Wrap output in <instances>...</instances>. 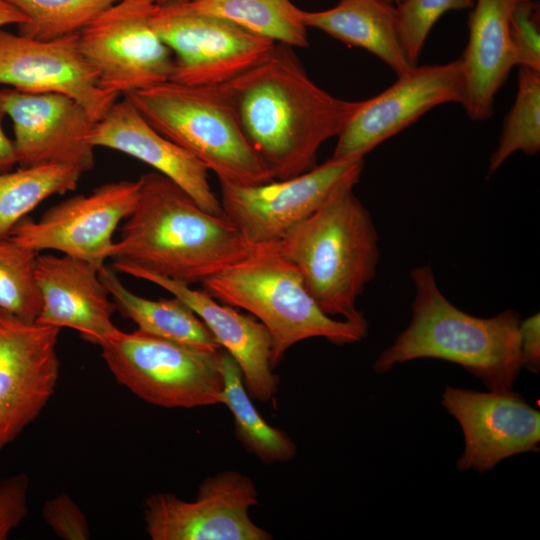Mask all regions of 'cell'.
Masks as SVG:
<instances>
[{
	"mask_svg": "<svg viewBox=\"0 0 540 540\" xmlns=\"http://www.w3.org/2000/svg\"><path fill=\"white\" fill-rule=\"evenodd\" d=\"M61 329L0 315V450L41 414L59 379Z\"/></svg>",
	"mask_w": 540,
	"mask_h": 540,
	"instance_id": "14",
	"label": "cell"
},
{
	"mask_svg": "<svg viewBox=\"0 0 540 540\" xmlns=\"http://www.w3.org/2000/svg\"><path fill=\"white\" fill-rule=\"evenodd\" d=\"M0 84L23 92L65 94L97 122L117 101L104 90L79 45V33L42 41L0 29Z\"/></svg>",
	"mask_w": 540,
	"mask_h": 540,
	"instance_id": "17",
	"label": "cell"
},
{
	"mask_svg": "<svg viewBox=\"0 0 540 540\" xmlns=\"http://www.w3.org/2000/svg\"><path fill=\"white\" fill-rule=\"evenodd\" d=\"M116 272L149 281L182 300L204 322L221 349L239 366L244 386L251 397L261 402L273 399L279 378L271 365V336L256 318L221 304L206 291L159 276L122 262H112Z\"/></svg>",
	"mask_w": 540,
	"mask_h": 540,
	"instance_id": "18",
	"label": "cell"
},
{
	"mask_svg": "<svg viewBox=\"0 0 540 540\" xmlns=\"http://www.w3.org/2000/svg\"><path fill=\"white\" fill-rule=\"evenodd\" d=\"M0 107L13 123L17 164H67L84 172L94 167L89 136L96 121L73 98L55 92L0 89Z\"/></svg>",
	"mask_w": 540,
	"mask_h": 540,
	"instance_id": "16",
	"label": "cell"
},
{
	"mask_svg": "<svg viewBox=\"0 0 540 540\" xmlns=\"http://www.w3.org/2000/svg\"><path fill=\"white\" fill-rule=\"evenodd\" d=\"M150 22L173 54L171 81L211 86L226 83L260 63L276 43L186 3L155 5Z\"/></svg>",
	"mask_w": 540,
	"mask_h": 540,
	"instance_id": "8",
	"label": "cell"
},
{
	"mask_svg": "<svg viewBox=\"0 0 540 540\" xmlns=\"http://www.w3.org/2000/svg\"><path fill=\"white\" fill-rule=\"evenodd\" d=\"M521 1H474L468 18V42L460 57L464 79L461 105L471 120L492 116L495 96L515 66L509 26Z\"/></svg>",
	"mask_w": 540,
	"mask_h": 540,
	"instance_id": "21",
	"label": "cell"
},
{
	"mask_svg": "<svg viewBox=\"0 0 540 540\" xmlns=\"http://www.w3.org/2000/svg\"><path fill=\"white\" fill-rule=\"evenodd\" d=\"M146 121L219 182L252 186L274 179L246 138L225 84L192 86L171 80L125 95Z\"/></svg>",
	"mask_w": 540,
	"mask_h": 540,
	"instance_id": "6",
	"label": "cell"
},
{
	"mask_svg": "<svg viewBox=\"0 0 540 540\" xmlns=\"http://www.w3.org/2000/svg\"><path fill=\"white\" fill-rule=\"evenodd\" d=\"M257 504L254 482L227 470L204 479L193 501L170 493L148 496L145 530L152 540H270L272 535L249 516Z\"/></svg>",
	"mask_w": 540,
	"mask_h": 540,
	"instance_id": "11",
	"label": "cell"
},
{
	"mask_svg": "<svg viewBox=\"0 0 540 540\" xmlns=\"http://www.w3.org/2000/svg\"><path fill=\"white\" fill-rule=\"evenodd\" d=\"M27 17L7 0H0V29L10 24H21Z\"/></svg>",
	"mask_w": 540,
	"mask_h": 540,
	"instance_id": "36",
	"label": "cell"
},
{
	"mask_svg": "<svg viewBox=\"0 0 540 540\" xmlns=\"http://www.w3.org/2000/svg\"><path fill=\"white\" fill-rule=\"evenodd\" d=\"M224 84L246 138L279 180L314 168L322 144L337 137L362 104L320 88L292 47L280 43Z\"/></svg>",
	"mask_w": 540,
	"mask_h": 540,
	"instance_id": "1",
	"label": "cell"
},
{
	"mask_svg": "<svg viewBox=\"0 0 540 540\" xmlns=\"http://www.w3.org/2000/svg\"><path fill=\"white\" fill-rule=\"evenodd\" d=\"M83 171L67 164H41L0 173V238L48 197L77 188Z\"/></svg>",
	"mask_w": 540,
	"mask_h": 540,
	"instance_id": "26",
	"label": "cell"
},
{
	"mask_svg": "<svg viewBox=\"0 0 540 540\" xmlns=\"http://www.w3.org/2000/svg\"><path fill=\"white\" fill-rule=\"evenodd\" d=\"M98 270L67 255L39 253L36 279L42 309L36 323L73 329L99 346L115 338L121 332L112 321L116 306Z\"/></svg>",
	"mask_w": 540,
	"mask_h": 540,
	"instance_id": "19",
	"label": "cell"
},
{
	"mask_svg": "<svg viewBox=\"0 0 540 540\" xmlns=\"http://www.w3.org/2000/svg\"><path fill=\"white\" fill-rule=\"evenodd\" d=\"M29 479L18 473L0 481V540H5L28 513Z\"/></svg>",
	"mask_w": 540,
	"mask_h": 540,
	"instance_id": "33",
	"label": "cell"
},
{
	"mask_svg": "<svg viewBox=\"0 0 540 540\" xmlns=\"http://www.w3.org/2000/svg\"><path fill=\"white\" fill-rule=\"evenodd\" d=\"M194 11L226 19L275 43L307 47L301 9L291 0H188Z\"/></svg>",
	"mask_w": 540,
	"mask_h": 540,
	"instance_id": "25",
	"label": "cell"
},
{
	"mask_svg": "<svg viewBox=\"0 0 540 540\" xmlns=\"http://www.w3.org/2000/svg\"><path fill=\"white\" fill-rule=\"evenodd\" d=\"M139 180H121L96 187L49 208L35 221L26 216L8 237L37 252L55 250L100 268L109 259L113 233L133 212Z\"/></svg>",
	"mask_w": 540,
	"mask_h": 540,
	"instance_id": "12",
	"label": "cell"
},
{
	"mask_svg": "<svg viewBox=\"0 0 540 540\" xmlns=\"http://www.w3.org/2000/svg\"><path fill=\"white\" fill-rule=\"evenodd\" d=\"M412 317L374 363L377 373L432 358L462 366L491 391H509L522 369L520 314L507 309L489 318L470 315L441 292L430 265L413 268Z\"/></svg>",
	"mask_w": 540,
	"mask_h": 540,
	"instance_id": "3",
	"label": "cell"
},
{
	"mask_svg": "<svg viewBox=\"0 0 540 540\" xmlns=\"http://www.w3.org/2000/svg\"><path fill=\"white\" fill-rule=\"evenodd\" d=\"M460 58L445 64L414 66L361 106L337 136L334 159L356 160L398 134L438 105L462 102Z\"/></svg>",
	"mask_w": 540,
	"mask_h": 540,
	"instance_id": "13",
	"label": "cell"
},
{
	"mask_svg": "<svg viewBox=\"0 0 540 540\" xmlns=\"http://www.w3.org/2000/svg\"><path fill=\"white\" fill-rule=\"evenodd\" d=\"M89 143L94 148L113 149L148 164L181 187L202 209L223 215L220 200L209 183V170L157 132L128 99L116 101L95 123Z\"/></svg>",
	"mask_w": 540,
	"mask_h": 540,
	"instance_id": "20",
	"label": "cell"
},
{
	"mask_svg": "<svg viewBox=\"0 0 540 540\" xmlns=\"http://www.w3.org/2000/svg\"><path fill=\"white\" fill-rule=\"evenodd\" d=\"M363 166L364 159L331 157L288 179L252 186L219 182L222 213L251 248L277 244L316 211L337 186L359 180Z\"/></svg>",
	"mask_w": 540,
	"mask_h": 540,
	"instance_id": "9",
	"label": "cell"
},
{
	"mask_svg": "<svg viewBox=\"0 0 540 540\" xmlns=\"http://www.w3.org/2000/svg\"><path fill=\"white\" fill-rule=\"evenodd\" d=\"M519 343L522 368L538 373L540 369V315L538 312L520 320Z\"/></svg>",
	"mask_w": 540,
	"mask_h": 540,
	"instance_id": "34",
	"label": "cell"
},
{
	"mask_svg": "<svg viewBox=\"0 0 540 540\" xmlns=\"http://www.w3.org/2000/svg\"><path fill=\"white\" fill-rule=\"evenodd\" d=\"M387 4H390V5H393V6H396L398 5L402 0H381Z\"/></svg>",
	"mask_w": 540,
	"mask_h": 540,
	"instance_id": "38",
	"label": "cell"
},
{
	"mask_svg": "<svg viewBox=\"0 0 540 540\" xmlns=\"http://www.w3.org/2000/svg\"><path fill=\"white\" fill-rule=\"evenodd\" d=\"M540 150V71L519 67L517 94L505 117L499 143L491 154L488 175L515 152L536 155Z\"/></svg>",
	"mask_w": 540,
	"mask_h": 540,
	"instance_id": "27",
	"label": "cell"
},
{
	"mask_svg": "<svg viewBox=\"0 0 540 540\" xmlns=\"http://www.w3.org/2000/svg\"><path fill=\"white\" fill-rule=\"evenodd\" d=\"M146 1L152 2L156 5H166V4H172V3L183 2V1H188V0H146Z\"/></svg>",
	"mask_w": 540,
	"mask_h": 540,
	"instance_id": "37",
	"label": "cell"
},
{
	"mask_svg": "<svg viewBox=\"0 0 540 540\" xmlns=\"http://www.w3.org/2000/svg\"><path fill=\"white\" fill-rule=\"evenodd\" d=\"M136 206L109 258L187 285L202 283L252 248L224 216L202 209L158 172L140 176Z\"/></svg>",
	"mask_w": 540,
	"mask_h": 540,
	"instance_id": "2",
	"label": "cell"
},
{
	"mask_svg": "<svg viewBox=\"0 0 540 540\" xmlns=\"http://www.w3.org/2000/svg\"><path fill=\"white\" fill-rule=\"evenodd\" d=\"M358 181L337 186L277 245L324 313L368 323L356 301L376 275L379 238L369 211L354 194Z\"/></svg>",
	"mask_w": 540,
	"mask_h": 540,
	"instance_id": "4",
	"label": "cell"
},
{
	"mask_svg": "<svg viewBox=\"0 0 540 540\" xmlns=\"http://www.w3.org/2000/svg\"><path fill=\"white\" fill-rule=\"evenodd\" d=\"M305 26L377 56L397 76L414 66L401 46L396 7L381 0H339L322 11H301Z\"/></svg>",
	"mask_w": 540,
	"mask_h": 540,
	"instance_id": "22",
	"label": "cell"
},
{
	"mask_svg": "<svg viewBox=\"0 0 540 540\" xmlns=\"http://www.w3.org/2000/svg\"><path fill=\"white\" fill-rule=\"evenodd\" d=\"M115 380L143 401L164 408L221 404L223 351L181 345L137 329L100 346Z\"/></svg>",
	"mask_w": 540,
	"mask_h": 540,
	"instance_id": "7",
	"label": "cell"
},
{
	"mask_svg": "<svg viewBox=\"0 0 540 540\" xmlns=\"http://www.w3.org/2000/svg\"><path fill=\"white\" fill-rule=\"evenodd\" d=\"M475 0H402L396 5L401 46L411 66H417L435 23L448 11L473 7Z\"/></svg>",
	"mask_w": 540,
	"mask_h": 540,
	"instance_id": "30",
	"label": "cell"
},
{
	"mask_svg": "<svg viewBox=\"0 0 540 540\" xmlns=\"http://www.w3.org/2000/svg\"><path fill=\"white\" fill-rule=\"evenodd\" d=\"M442 405L463 432L464 451L456 463L460 472H488L506 458L539 450L540 412L513 390L478 392L447 386Z\"/></svg>",
	"mask_w": 540,
	"mask_h": 540,
	"instance_id": "15",
	"label": "cell"
},
{
	"mask_svg": "<svg viewBox=\"0 0 540 540\" xmlns=\"http://www.w3.org/2000/svg\"><path fill=\"white\" fill-rule=\"evenodd\" d=\"M277 244L252 248L243 259L204 280V291L250 312L266 327L273 368L290 347L306 339L324 338L337 345L363 340L368 323L336 320L324 313Z\"/></svg>",
	"mask_w": 540,
	"mask_h": 540,
	"instance_id": "5",
	"label": "cell"
},
{
	"mask_svg": "<svg viewBox=\"0 0 540 540\" xmlns=\"http://www.w3.org/2000/svg\"><path fill=\"white\" fill-rule=\"evenodd\" d=\"M27 20L18 34L49 41L79 33L88 23L119 0H7Z\"/></svg>",
	"mask_w": 540,
	"mask_h": 540,
	"instance_id": "29",
	"label": "cell"
},
{
	"mask_svg": "<svg viewBox=\"0 0 540 540\" xmlns=\"http://www.w3.org/2000/svg\"><path fill=\"white\" fill-rule=\"evenodd\" d=\"M155 5L119 0L79 32L81 52L104 90L125 96L170 80L173 54L150 22Z\"/></svg>",
	"mask_w": 540,
	"mask_h": 540,
	"instance_id": "10",
	"label": "cell"
},
{
	"mask_svg": "<svg viewBox=\"0 0 540 540\" xmlns=\"http://www.w3.org/2000/svg\"><path fill=\"white\" fill-rule=\"evenodd\" d=\"M98 275L116 310L139 330L196 349L221 350L204 322L179 298L151 300L138 296L124 286L114 268L106 263L99 268Z\"/></svg>",
	"mask_w": 540,
	"mask_h": 540,
	"instance_id": "23",
	"label": "cell"
},
{
	"mask_svg": "<svg viewBox=\"0 0 540 540\" xmlns=\"http://www.w3.org/2000/svg\"><path fill=\"white\" fill-rule=\"evenodd\" d=\"M42 516L60 539L87 540L90 537V526L85 513L67 494H60L46 501Z\"/></svg>",
	"mask_w": 540,
	"mask_h": 540,
	"instance_id": "32",
	"label": "cell"
},
{
	"mask_svg": "<svg viewBox=\"0 0 540 540\" xmlns=\"http://www.w3.org/2000/svg\"><path fill=\"white\" fill-rule=\"evenodd\" d=\"M39 252L10 237L0 238V315L34 323L42 309L36 279Z\"/></svg>",
	"mask_w": 540,
	"mask_h": 540,
	"instance_id": "28",
	"label": "cell"
},
{
	"mask_svg": "<svg viewBox=\"0 0 540 540\" xmlns=\"http://www.w3.org/2000/svg\"><path fill=\"white\" fill-rule=\"evenodd\" d=\"M223 399L234 418L235 434L244 448L265 464L287 462L297 452L295 442L281 429L271 426L249 396L235 360L222 355Z\"/></svg>",
	"mask_w": 540,
	"mask_h": 540,
	"instance_id": "24",
	"label": "cell"
},
{
	"mask_svg": "<svg viewBox=\"0 0 540 540\" xmlns=\"http://www.w3.org/2000/svg\"><path fill=\"white\" fill-rule=\"evenodd\" d=\"M5 116L0 107V173L10 171L17 164V156L13 140L2 128V119Z\"/></svg>",
	"mask_w": 540,
	"mask_h": 540,
	"instance_id": "35",
	"label": "cell"
},
{
	"mask_svg": "<svg viewBox=\"0 0 540 540\" xmlns=\"http://www.w3.org/2000/svg\"><path fill=\"white\" fill-rule=\"evenodd\" d=\"M510 43L515 66L540 71V8L536 0L519 2L511 15Z\"/></svg>",
	"mask_w": 540,
	"mask_h": 540,
	"instance_id": "31",
	"label": "cell"
}]
</instances>
